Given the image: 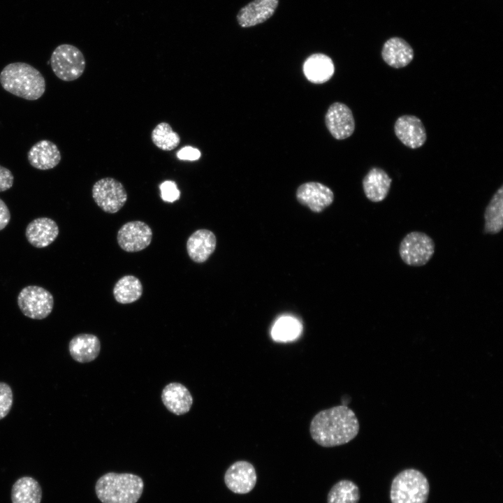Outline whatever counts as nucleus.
<instances>
[{
    "label": "nucleus",
    "mask_w": 503,
    "mask_h": 503,
    "mask_svg": "<svg viewBox=\"0 0 503 503\" xmlns=\"http://www.w3.org/2000/svg\"><path fill=\"white\" fill-rule=\"evenodd\" d=\"M359 428L353 411L345 405H339L317 413L311 421L309 432L319 445L333 447L353 439Z\"/></svg>",
    "instance_id": "1"
},
{
    "label": "nucleus",
    "mask_w": 503,
    "mask_h": 503,
    "mask_svg": "<svg viewBox=\"0 0 503 503\" xmlns=\"http://www.w3.org/2000/svg\"><path fill=\"white\" fill-rule=\"evenodd\" d=\"M0 84L6 92L29 101L38 99L45 92L43 75L24 62L6 65L0 73Z\"/></svg>",
    "instance_id": "2"
},
{
    "label": "nucleus",
    "mask_w": 503,
    "mask_h": 503,
    "mask_svg": "<svg viewBox=\"0 0 503 503\" xmlns=\"http://www.w3.org/2000/svg\"><path fill=\"white\" fill-rule=\"evenodd\" d=\"M143 488V481L138 475L108 472L97 480L95 491L102 503H136Z\"/></svg>",
    "instance_id": "3"
},
{
    "label": "nucleus",
    "mask_w": 503,
    "mask_h": 503,
    "mask_svg": "<svg viewBox=\"0 0 503 503\" xmlns=\"http://www.w3.org/2000/svg\"><path fill=\"white\" fill-rule=\"evenodd\" d=\"M430 485L426 476L416 469H406L392 481L391 503H426Z\"/></svg>",
    "instance_id": "4"
},
{
    "label": "nucleus",
    "mask_w": 503,
    "mask_h": 503,
    "mask_svg": "<svg viewBox=\"0 0 503 503\" xmlns=\"http://www.w3.org/2000/svg\"><path fill=\"white\" fill-rule=\"evenodd\" d=\"M50 61L54 75L65 82L78 79L86 66L82 52L71 44L58 45L52 52Z\"/></svg>",
    "instance_id": "5"
},
{
    "label": "nucleus",
    "mask_w": 503,
    "mask_h": 503,
    "mask_svg": "<svg viewBox=\"0 0 503 503\" xmlns=\"http://www.w3.org/2000/svg\"><path fill=\"white\" fill-rule=\"evenodd\" d=\"M435 245L428 234L421 231H411L401 240L399 255L407 265H425L435 254Z\"/></svg>",
    "instance_id": "6"
},
{
    "label": "nucleus",
    "mask_w": 503,
    "mask_h": 503,
    "mask_svg": "<svg viewBox=\"0 0 503 503\" xmlns=\"http://www.w3.org/2000/svg\"><path fill=\"white\" fill-rule=\"evenodd\" d=\"M17 305L24 316L33 319H43L52 312L54 298L50 292L43 287L27 286L19 293Z\"/></svg>",
    "instance_id": "7"
},
{
    "label": "nucleus",
    "mask_w": 503,
    "mask_h": 503,
    "mask_svg": "<svg viewBox=\"0 0 503 503\" xmlns=\"http://www.w3.org/2000/svg\"><path fill=\"white\" fill-rule=\"evenodd\" d=\"M92 193L96 205L104 212L110 214L119 211L128 198L122 183L110 177L96 181L92 187Z\"/></svg>",
    "instance_id": "8"
},
{
    "label": "nucleus",
    "mask_w": 503,
    "mask_h": 503,
    "mask_svg": "<svg viewBox=\"0 0 503 503\" xmlns=\"http://www.w3.org/2000/svg\"><path fill=\"white\" fill-rule=\"evenodd\" d=\"M152 239L150 226L141 221L125 223L119 229L117 240L119 246L127 252H137L147 248Z\"/></svg>",
    "instance_id": "9"
},
{
    "label": "nucleus",
    "mask_w": 503,
    "mask_h": 503,
    "mask_svg": "<svg viewBox=\"0 0 503 503\" xmlns=\"http://www.w3.org/2000/svg\"><path fill=\"white\" fill-rule=\"evenodd\" d=\"M326 125L331 135L337 140L351 136L355 130V121L352 111L345 104L333 103L325 116Z\"/></svg>",
    "instance_id": "10"
},
{
    "label": "nucleus",
    "mask_w": 503,
    "mask_h": 503,
    "mask_svg": "<svg viewBox=\"0 0 503 503\" xmlns=\"http://www.w3.org/2000/svg\"><path fill=\"white\" fill-rule=\"evenodd\" d=\"M257 476L254 467L245 460L233 463L226 471L224 482L227 488L237 494H246L254 488Z\"/></svg>",
    "instance_id": "11"
},
{
    "label": "nucleus",
    "mask_w": 503,
    "mask_h": 503,
    "mask_svg": "<svg viewBox=\"0 0 503 503\" xmlns=\"http://www.w3.org/2000/svg\"><path fill=\"white\" fill-rule=\"evenodd\" d=\"M394 132L399 140L410 149L422 147L427 139L422 121L414 115H404L399 117L394 124Z\"/></svg>",
    "instance_id": "12"
},
{
    "label": "nucleus",
    "mask_w": 503,
    "mask_h": 503,
    "mask_svg": "<svg viewBox=\"0 0 503 503\" xmlns=\"http://www.w3.org/2000/svg\"><path fill=\"white\" fill-rule=\"evenodd\" d=\"M296 198L300 203L314 212H321L332 204L334 194L326 185L314 182L301 184L297 189Z\"/></svg>",
    "instance_id": "13"
},
{
    "label": "nucleus",
    "mask_w": 503,
    "mask_h": 503,
    "mask_svg": "<svg viewBox=\"0 0 503 503\" xmlns=\"http://www.w3.org/2000/svg\"><path fill=\"white\" fill-rule=\"evenodd\" d=\"M217 246L214 233L208 229H198L187 239V252L189 258L198 263H204L213 254Z\"/></svg>",
    "instance_id": "14"
},
{
    "label": "nucleus",
    "mask_w": 503,
    "mask_h": 503,
    "mask_svg": "<svg viewBox=\"0 0 503 503\" xmlns=\"http://www.w3.org/2000/svg\"><path fill=\"white\" fill-rule=\"evenodd\" d=\"M61 159L58 147L48 140L37 142L27 153V159L30 165L41 170L54 168L59 163Z\"/></svg>",
    "instance_id": "15"
},
{
    "label": "nucleus",
    "mask_w": 503,
    "mask_h": 503,
    "mask_svg": "<svg viewBox=\"0 0 503 503\" xmlns=\"http://www.w3.org/2000/svg\"><path fill=\"white\" fill-rule=\"evenodd\" d=\"M58 235L59 227L57 223L48 217L34 219L27 225L25 231L28 242L37 248L50 245Z\"/></svg>",
    "instance_id": "16"
},
{
    "label": "nucleus",
    "mask_w": 503,
    "mask_h": 503,
    "mask_svg": "<svg viewBox=\"0 0 503 503\" xmlns=\"http://www.w3.org/2000/svg\"><path fill=\"white\" fill-rule=\"evenodd\" d=\"M391 183V177L384 169L373 167L363 179L364 194L371 202H381L387 197Z\"/></svg>",
    "instance_id": "17"
},
{
    "label": "nucleus",
    "mask_w": 503,
    "mask_h": 503,
    "mask_svg": "<svg viewBox=\"0 0 503 503\" xmlns=\"http://www.w3.org/2000/svg\"><path fill=\"white\" fill-rule=\"evenodd\" d=\"M278 5V0H254L241 8L237 15L242 27H253L270 18Z\"/></svg>",
    "instance_id": "18"
},
{
    "label": "nucleus",
    "mask_w": 503,
    "mask_h": 503,
    "mask_svg": "<svg viewBox=\"0 0 503 503\" xmlns=\"http://www.w3.org/2000/svg\"><path fill=\"white\" fill-rule=\"evenodd\" d=\"M161 400L168 411L178 416L187 413L193 404V398L188 388L177 382L170 383L164 387Z\"/></svg>",
    "instance_id": "19"
},
{
    "label": "nucleus",
    "mask_w": 503,
    "mask_h": 503,
    "mask_svg": "<svg viewBox=\"0 0 503 503\" xmlns=\"http://www.w3.org/2000/svg\"><path fill=\"white\" fill-rule=\"evenodd\" d=\"M414 55V50L410 45L399 37H393L387 40L381 50L383 60L394 68L407 66L413 60Z\"/></svg>",
    "instance_id": "20"
},
{
    "label": "nucleus",
    "mask_w": 503,
    "mask_h": 503,
    "mask_svg": "<svg viewBox=\"0 0 503 503\" xmlns=\"http://www.w3.org/2000/svg\"><path fill=\"white\" fill-rule=\"evenodd\" d=\"M68 349L71 357L75 361L81 363H89L99 356L101 342L94 335L82 333L71 340Z\"/></svg>",
    "instance_id": "21"
},
{
    "label": "nucleus",
    "mask_w": 503,
    "mask_h": 503,
    "mask_svg": "<svg viewBox=\"0 0 503 503\" xmlns=\"http://www.w3.org/2000/svg\"><path fill=\"white\" fill-rule=\"evenodd\" d=\"M335 71L332 59L323 54H314L304 62L303 72L307 79L315 84L329 80Z\"/></svg>",
    "instance_id": "22"
},
{
    "label": "nucleus",
    "mask_w": 503,
    "mask_h": 503,
    "mask_svg": "<svg viewBox=\"0 0 503 503\" xmlns=\"http://www.w3.org/2000/svg\"><path fill=\"white\" fill-rule=\"evenodd\" d=\"M484 232L495 235L503 228V186L495 191L484 212Z\"/></svg>",
    "instance_id": "23"
},
{
    "label": "nucleus",
    "mask_w": 503,
    "mask_h": 503,
    "mask_svg": "<svg viewBox=\"0 0 503 503\" xmlns=\"http://www.w3.org/2000/svg\"><path fill=\"white\" fill-rule=\"evenodd\" d=\"M41 487L32 477H21L13 485L11 490L13 503H41Z\"/></svg>",
    "instance_id": "24"
},
{
    "label": "nucleus",
    "mask_w": 503,
    "mask_h": 503,
    "mask_svg": "<svg viewBox=\"0 0 503 503\" xmlns=\"http://www.w3.org/2000/svg\"><path fill=\"white\" fill-rule=\"evenodd\" d=\"M143 288L140 279L134 275H128L121 277L112 290L115 300L121 304H129L139 300Z\"/></svg>",
    "instance_id": "25"
},
{
    "label": "nucleus",
    "mask_w": 503,
    "mask_h": 503,
    "mask_svg": "<svg viewBox=\"0 0 503 503\" xmlns=\"http://www.w3.org/2000/svg\"><path fill=\"white\" fill-rule=\"evenodd\" d=\"M360 491L358 486L349 480L336 483L328 494V503H358Z\"/></svg>",
    "instance_id": "26"
},
{
    "label": "nucleus",
    "mask_w": 503,
    "mask_h": 503,
    "mask_svg": "<svg viewBox=\"0 0 503 503\" xmlns=\"http://www.w3.org/2000/svg\"><path fill=\"white\" fill-rule=\"evenodd\" d=\"M154 145L163 151H171L180 143V135L166 122L159 123L151 133Z\"/></svg>",
    "instance_id": "27"
},
{
    "label": "nucleus",
    "mask_w": 503,
    "mask_h": 503,
    "mask_svg": "<svg viewBox=\"0 0 503 503\" xmlns=\"http://www.w3.org/2000/svg\"><path fill=\"white\" fill-rule=\"evenodd\" d=\"M301 331L302 325L298 320L291 316H284L276 321L271 334L277 342H289L296 340Z\"/></svg>",
    "instance_id": "28"
},
{
    "label": "nucleus",
    "mask_w": 503,
    "mask_h": 503,
    "mask_svg": "<svg viewBox=\"0 0 503 503\" xmlns=\"http://www.w3.org/2000/svg\"><path fill=\"white\" fill-rule=\"evenodd\" d=\"M13 402V395L10 386L5 382H0V420L8 414Z\"/></svg>",
    "instance_id": "29"
},
{
    "label": "nucleus",
    "mask_w": 503,
    "mask_h": 503,
    "mask_svg": "<svg viewBox=\"0 0 503 503\" xmlns=\"http://www.w3.org/2000/svg\"><path fill=\"white\" fill-rule=\"evenodd\" d=\"M161 197L165 202L173 203L180 198V192L175 182L167 180L159 186Z\"/></svg>",
    "instance_id": "30"
},
{
    "label": "nucleus",
    "mask_w": 503,
    "mask_h": 503,
    "mask_svg": "<svg viewBox=\"0 0 503 503\" xmlns=\"http://www.w3.org/2000/svg\"><path fill=\"white\" fill-rule=\"evenodd\" d=\"M14 177L11 171L0 165V192L8 190L13 187Z\"/></svg>",
    "instance_id": "31"
},
{
    "label": "nucleus",
    "mask_w": 503,
    "mask_h": 503,
    "mask_svg": "<svg viewBox=\"0 0 503 503\" xmlns=\"http://www.w3.org/2000/svg\"><path fill=\"white\" fill-rule=\"evenodd\" d=\"M201 155V152L196 149L190 146H187L182 148L177 153V156L181 160H190L196 161L200 159Z\"/></svg>",
    "instance_id": "32"
},
{
    "label": "nucleus",
    "mask_w": 503,
    "mask_h": 503,
    "mask_svg": "<svg viewBox=\"0 0 503 503\" xmlns=\"http://www.w3.org/2000/svg\"><path fill=\"white\" fill-rule=\"evenodd\" d=\"M10 220V213L6 203L0 198V231L3 229Z\"/></svg>",
    "instance_id": "33"
}]
</instances>
